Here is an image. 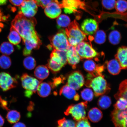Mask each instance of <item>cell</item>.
<instances>
[{"instance_id": "6da1fadb", "label": "cell", "mask_w": 127, "mask_h": 127, "mask_svg": "<svg viewBox=\"0 0 127 127\" xmlns=\"http://www.w3.org/2000/svg\"><path fill=\"white\" fill-rule=\"evenodd\" d=\"M36 24L34 17L28 18L18 12L12 21L11 25L20 34L23 42L26 40L38 35L35 29Z\"/></svg>"}, {"instance_id": "7a4b0ae2", "label": "cell", "mask_w": 127, "mask_h": 127, "mask_svg": "<svg viewBox=\"0 0 127 127\" xmlns=\"http://www.w3.org/2000/svg\"><path fill=\"white\" fill-rule=\"evenodd\" d=\"M85 84L86 87L93 89L95 96L97 97L108 93L110 90L102 74L92 76L88 74Z\"/></svg>"}, {"instance_id": "3957f363", "label": "cell", "mask_w": 127, "mask_h": 127, "mask_svg": "<svg viewBox=\"0 0 127 127\" xmlns=\"http://www.w3.org/2000/svg\"><path fill=\"white\" fill-rule=\"evenodd\" d=\"M70 45L75 47L83 41L87 40L86 35L79 28L78 23L75 20L65 30Z\"/></svg>"}, {"instance_id": "277c9868", "label": "cell", "mask_w": 127, "mask_h": 127, "mask_svg": "<svg viewBox=\"0 0 127 127\" xmlns=\"http://www.w3.org/2000/svg\"><path fill=\"white\" fill-rule=\"evenodd\" d=\"M49 39L52 47L57 50L66 52L70 45L65 30L63 29H60L56 34L50 36Z\"/></svg>"}, {"instance_id": "5b68a950", "label": "cell", "mask_w": 127, "mask_h": 127, "mask_svg": "<svg viewBox=\"0 0 127 127\" xmlns=\"http://www.w3.org/2000/svg\"><path fill=\"white\" fill-rule=\"evenodd\" d=\"M87 101L71 104L68 107L64 112L66 116L71 115L74 120L78 121L85 118Z\"/></svg>"}, {"instance_id": "8992f818", "label": "cell", "mask_w": 127, "mask_h": 127, "mask_svg": "<svg viewBox=\"0 0 127 127\" xmlns=\"http://www.w3.org/2000/svg\"><path fill=\"white\" fill-rule=\"evenodd\" d=\"M76 51L81 59H91L96 57L98 53L90 43L83 41L75 47Z\"/></svg>"}, {"instance_id": "52a82bcc", "label": "cell", "mask_w": 127, "mask_h": 127, "mask_svg": "<svg viewBox=\"0 0 127 127\" xmlns=\"http://www.w3.org/2000/svg\"><path fill=\"white\" fill-rule=\"evenodd\" d=\"M60 5L66 14H76L79 12L80 9H84L85 3L81 0H62Z\"/></svg>"}, {"instance_id": "ba28073f", "label": "cell", "mask_w": 127, "mask_h": 127, "mask_svg": "<svg viewBox=\"0 0 127 127\" xmlns=\"http://www.w3.org/2000/svg\"><path fill=\"white\" fill-rule=\"evenodd\" d=\"M85 83L84 76L80 71H76L68 76L66 85L75 90H78Z\"/></svg>"}, {"instance_id": "9c48e42d", "label": "cell", "mask_w": 127, "mask_h": 127, "mask_svg": "<svg viewBox=\"0 0 127 127\" xmlns=\"http://www.w3.org/2000/svg\"><path fill=\"white\" fill-rule=\"evenodd\" d=\"M18 82L16 78L12 77L7 72L0 73V88L6 92L16 87Z\"/></svg>"}, {"instance_id": "30bf717a", "label": "cell", "mask_w": 127, "mask_h": 127, "mask_svg": "<svg viewBox=\"0 0 127 127\" xmlns=\"http://www.w3.org/2000/svg\"><path fill=\"white\" fill-rule=\"evenodd\" d=\"M37 6L34 0H24L19 12L28 18L34 17L37 12Z\"/></svg>"}, {"instance_id": "8fae6325", "label": "cell", "mask_w": 127, "mask_h": 127, "mask_svg": "<svg viewBox=\"0 0 127 127\" xmlns=\"http://www.w3.org/2000/svg\"><path fill=\"white\" fill-rule=\"evenodd\" d=\"M21 80L22 87L25 89L32 91L34 93L37 91L40 84L42 82L26 73L23 74L21 77Z\"/></svg>"}, {"instance_id": "7c38bea8", "label": "cell", "mask_w": 127, "mask_h": 127, "mask_svg": "<svg viewBox=\"0 0 127 127\" xmlns=\"http://www.w3.org/2000/svg\"><path fill=\"white\" fill-rule=\"evenodd\" d=\"M111 117L115 127H127V107L123 110L115 109Z\"/></svg>"}, {"instance_id": "4fadbf2b", "label": "cell", "mask_w": 127, "mask_h": 127, "mask_svg": "<svg viewBox=\"0 0 127 127\" xmlns=\"http://www.w3.org/2000/svg\"><path fill=\"white\" fill-rule=\"evenodd\" d=\"M23 43L25 45L23 55L24 56H28L31 54L32 50H37L39 48L42 44V42L39 35H38L26 40Z\"/></svg>"}, {"instance_id": "5bb4252c", "label": "cell", "mask_w": 127, "mask_h": 127, "mask_svg": "<svg viewBox=\"0 0 127 127\" xmlns=\"http://www.w3.org/2000/svg\"><path fill=\"white\" fill-rule=\"evenodd\" d=\"M62 8L60 3L58 0H53L46 6L44 9V13L49 18L55 19L61 14Z\"/></svg>"}, {"instance_id": "9a60e30c", "label": "cell", "mask_w": 127, "mask_h": 127, "mask_svg": "<svg viewBox=\"0 0 127 127\" xmlns=\"http://www.w3.org/2000/svg\"><path fill=\"white\" fill-rule=\"evenodd\" d=\"M98 24L96 20L93 19H87L84 20L81 25V30L87 35L95 34L98 29Z\"/></svg>"}, {"instance_id": "2e32d148", "label": "cell", "mask_w": 127, "mask_h": 127, "mask_svg": "<svg viewBox=\"0 0 127 127\" xmlns=\"http://www.w3.org/2000/svg\"><path fill=\"white\" fill-rule=\"evenodd\" d=\"M83 67L86 71L92 76H95L102 74L104 67L99 66L91 59L87 60L84 62Z\"/></svg>"}, {"instance_id": "e0dca14e", "label": "cell", "mask_w": 127, "mask_h": 127, "mask_svg": "<svg viewBox=\"0 0 127 127\" xmlns=\"http://www.w3.org/2000/svg\"><path fill=\"white\" fill-rule=\"evenodd\" d=\"M66 53L67 62L73 69H75L76 65L80 62L81 59L76 51L75 47L70 45Z\"/></svg>"}, {"instance_id": "ac0fdd59", "label": "cell", "mask_w": 127, "mask_h": 127, "mask_svg": "<svg viewBox=\"0 0 127 127\" xmlns=\"http://www.w3.org/2000/svg\"><path fill=\"white\" fill-rule=\"evenodd\" d=\"M50 59L64 66L67 63L66 52L60 51L54 49L51 54Z\"/></svg>"}, {"instance_id": "d6986e66", "label": "cell", "mask_w": 127, "mask_h": 127, "mask_svg": "<svg viewBox=\"0 0 127 127\" xmlns=\"http://www.w3.org/2000/svg\"><path fill=\"white\" fill-rule=\"evenodd\" d=\"M115 57L120 64L122 69H127V47L123 46L119 48Z\"/></svg>"}, {"instance_id": "ffe728a7", "label": "cell", "mask_w": 127, "mask_h": 127, "mask_svg": "<svg viewBox=\"0 0 127 127\" xmlns=\"http://www.w3.org/2000/svg\"><path fill=\"white\" fill-rule=\"evenodd\" d=\"M59 94L63 95L68 99H73L75 101H78L80 98L75 90L66 85L64 86L60 89Z\"/></svg>"}, {"instance_id": "44dd1931", "label": "cell", "mask_w": 127, "mask_h": 127, "mask_svg": "<svg viewBox=\"0 0 127 127\" xmlns=\"http://www.w3.org/2000/svg\"><path fill=\"white\" fill-rule=\"evenodd\" d=\"M52 88L50 82L49 83L41 82L38 87L37 91L38 94L41 97H47L51 93Z\"/></svg>"}, {"instance_id": "7402d4cb", "label": "cell", "mask_w": 127, "mask_h": 127, "mask_svg": "<svg viewBox=\"0 0 127 127\" xmlns=\"http://www.w3.org/2000/svg\"><path fill=\"white\" fill-rule=\"evenodd\" d=\"M50 74L47 66L39 65L37 66L35 70L34 75L37 78L41 81L47 78Z\"/></svg>"}, {"instance_id": "603a6c76", "label": "cell", "mask_w": 127, "mask_h": 127, "mask_svg": "<svg viewBox=\"0 0 127 127\" xmlns=\"http://www.w3.org/2000/svg\"><path fill=\"white\" fill-rule=\"evenodd\" d=\"M107 68L109 72L114 75L119 74L122 69L120 64L116 59L111 60L108 62Z\"/></svg>"}, {"instance_id": "cb8c5ba5", "label": "cell", "mask_w": 127, "mask_h": 127, "mask_svg": "<svg viewBox=\"0 0 127 127\" xmlns=\"http://www.w3.org/2000/svg\"><path fill=\"white\" fill-rule=\"evenodd\" d=\"M102 112L97 108L95 107L90 109L88 114V117L91 121L94 123L99 122L102 119Z\"/></svg>"}, {"instance_id": "d4e9b609", "label": "cell", "mask_w": 127, "mask_h": 127, "mask_svg": "<svg viewBox=\"0 0 127 127\" xmlns=\"http://www.w3.org/2000/svg\"><path fill=\"white\" fill-rule=\"evenodd\" d=\"M8 39L10 43L15 45H18L21 41L22 38L15 29L11 27Z\"/></svg>"}, {"instance_id": "484cf974", "label": "cell", "mask_w": 127, "mask_h": 127, "mask_svg": "<svg viewBox=\"0 0 127 127\" xmlns=\"http://www.w3.org/2000/svg\"><path fill=\"white\" fill-rule=\"evenodd\" d=\"M71 20L68 16L65 15H60L57 17V27L60 29L66 28L70 23Z\"/></svg>"}, {"instance_id": "4316f807", "label": "cell", "mask_w": 127, "mask_h": 127, "mask_svg": "<svg viewBox=\"0 0 127 127\" xmlns=\"http://www.w3.org/2000/svg\"><path fill=\"white\" fill-rule=\"evenodd\" d=\"M114 96L116 99L122 97L125 98L127 101V79L123 81L120 83L119 91Z\"/></svg>"}, {"instance_id": "83f0119b", "label": "cell", "mask_w": 127, "mask_h": 127, "mask_svg": "<svg viewBox=\"0 0 127 127\" xmlns=\"http://www.w3.org/2000/svg\"><path fill=\"white\" fill-rule=\"evenodd\" d=\"M6 118L9 123L11 124L15 123L20 120V114L17 110H10L7 113Z\"/></svg>"}, {"instance_id": "f1b7e54d", "label": "cell", "mask_w": 127, "mask_h": 127, "mask_svg": "<svg viewBox=\"0 0 127 127\" xmlns=\"http://www.w3.org/2000/svg\"><path fill=\"white\" fill-rule=\"evenodd\" d=\"M14 51L12 44L10 42H4L0 46V52L6 55H10Z\"/></svg>"}, {"instance_id": "f546056e", "label": "cell", "mask_w": 127, "mask_h": 127, "mask_svg": "<svg viewBox=\"0 0 127 127\" xmlns=\"http://www.w3.org/2000/svg\"><path fill=\"white\" fill-rule=\"evenodd\" d=\"M112 101L111 98L107 95H103L98 100V105L99 108L102 109L108 108L111 105Z\"/></svg>"}, {"instance_id": "4dcf8cb0", "label": "cell", "mask_w": 127, "mask_h": 127, "mask_svg": "<svg viewBox=\"0 0 127 127\" xmlns=\"http://www.w3.org/2000/svg\"><path fill=\"white\" fill-rule=\"evenodd\" d=\"M121 39V34L118 31H113L109 35V42L113 45H116L120 43Z\"/></svg>"}, {"instance_id": "1f68e13d", "label": "cell", "mask_w": 127, "mask_h": 127, "mask_svg": "<svg viewBox=\"0 0 127 127\" xmlns=\"http://www.w3.org/2000/svg\"><path fill=\"white\" fill-rule=\"evenodd\" d=\"M94 34V40L96 43L101 44L105 42L106 35L104 31L102 30H97Z\"/></svg>"}, {"instance_id": "d6a6232c", "label": "cell", "mask_w": 127, "mask_h": 127, "mask_svg": "<svg viewBox=\"0 0 127 127\" xmlns=\"http://www.w3.org/2000/svg\"><path fill=\"white\" fill-rule=\"evenodd\" d=\"M23 65L26 69L31 70L34 69L36 65V60L32 57L28 56L24 60Z\"/></svg>"}, {"instance_id": "836d02e7", "label": "cell", "mask_w": 127, "mask_h": 127, "mask_svg": "<svg viewBox=\"0 0 127 127\" xmlns=\"http://www.w3.org/2000/svg\"><path fill=\"white\" fill-rule=\"evenodd\" d=\"M11 64V60L9 57L5 55H3L0 57V67L1 69H8Z\"/></svg>"}, {"instance_id": "e575fe53", "label": "cell", "mask_w": 127, "mask_h": 127, "mask_svg": "<svg viewBox=\"0 0 127 127\" xmlns=\"http://www.w3.org/2000/svg\"><path fill=\"white\" fill-rule=\"evenodd\" d=\"M93 92L91 89L85 88L81 92V96L82 99L87 101H91L94 97Z\"/></svg>"}, {"instance_id": "d590c367", "label": "cell", "mask_w": 127, "mask_h": 127, "mask_svg": "<svg viewBox=\"0 0 127 127\" xmlns=\"http://www.w3.org/2000/svg\"><path fill=\"white\" fill-rule=\"evenodd\" d=\"M58 123V127H76V123L75 122L65 118L59 120Z\"/></svg>"}, {"instance_id": "8d00e7d4", "label": "cell", "mask_w": 127, "mask_h": 127, "mask_svg": "<svg viewBox=\"0 0 127 127\" xmlns=\"http://www.w3.org/2000/svg\"><path fill=\"white\" fill-rule=\"evenodd\" d=\"M47 65L48 68L54 73L59 72L63 66L62 65L58 64L50 59L49 60Z\"/></svg>"}, {"instance_id": "74e56055", "label": "cell", "mask_w": 127, "mask_h": 127, "mask_svg": "<svg viewBox=\"0 0 127 127\" xmlns=\"http://www.w3.org/2000/svg\"><path fill=\"white\" fill-rule=\"evenodd\" d=\"M115 7L118 12H124L127 10V1L126 0H117L116 1Z\"/></svg>"}, {"instance_id": "f35d334b", "label": "cell", "mask_w": 127, "mask_h": 127, "mask_svg": "<svg viewBox=\"0 0 127 127\" xmlns=\"http://www.w3.org/2000/svg\"><path fill=\"white\" fill-rule=\"evenodd\" d=\"M117 101L114 105L115 109L119 110H123L127 107V100L123 97H121L117 99Z\"/></svg>"}, {"instance_id": "ab89813d", "label": "cell", "mask_w": 127, "mask_h": 127, "mask_svg": "<svg viewBox=\"0 0 127 127\" xmlns=\"http://www.w3.org/2000/svg\"><path fill=\"white\" fill-rule=\"evenodd\" d=\"M116 0H102V4L104 7L108 10H112L115 7Z\"/></svg>"}, {"instance_id": "60d3db41", "label": "cell", "mask_w": 127, "mask_h": 127, "mask_svg": "<svg viewBox=\"0 0 127 127\" xmlns=\"http://www.w3.org/2000/svg\"><path fill=\"white\" fill-rule=\"evenodd\" d=\"M65 79V78L63 76L54 78L53 79V81L50 82L52 88L54 89L61 85L62 83H63Z\"/></svg>"}, {"instance_id": "b9f144b4", "label": "cell", "mask_w": 127, "mask_h": 127, "mask_svg": "<svg viewBox=\"0 0 127 127\" xmlns=\"http://www.w3.org/2000/svg\"><path fill=\"white\" fill-rule=\"evenodd\" d=\"M76 127H91L88 118L86 117L82 120L77 121L76 123Z\"/></svg>"}, {"instance_id": "7bdbcfd3", "label": "cell", "mask_w": 127, "mask_h": 127, "mask_svg": "<svg viewBox=\"0 0 127 127\" xmlns=\"http://www.w3.org/2000/svg\"><path fill=\"white\" fill-rule=\"evenodd\" d=\"M53 0H34L37 5L42 7L43 8H45L46 6Z\"/></svg>"}, {"instance_id": "ee69618b", "label": "cell", "mask_w": 127, "mask_h": 127, "mask_svg": "<svg viewBox=\"0 0 127 127\" xmlns=\"http://www.w3.org/2000/svg\"><path fill=\"white\" fill-rule=\"evenodd\" d=\"M0 104L1 107L3 109L7 111L9 110V108L7 107L8 104L7 101L3 99L1 96H0Z\"/></svg>"}, {"instance_id": "f6af8a7d", "label": "cell", "mask_w": 127, "mask_h": 127, "mask_svg": "<svg viewBox=\"0 0 127 127\" xmlns=\"http://www.w3.org/2000/svg\"><path fill=\"white\" fill-rule=\"evenodd\" d=\"M12 4L15 6H20L23 2L24 0H9Z\"/></svg>"}, {"instance_id": "bcb514c9", "label": "cell", "mask_w": 127, "mask_h": 127, "mask_svg": "<svg viewBox=\"0 0 127 127\" xmlns=\"http://www.w3.org/2000/svg\"><path fill=\"white\" fill-rule=\"evenodd\" d=\"M34 93L33 92L29 90H25L24 92V95L25 96L28 98H30Z\"/></svg>"}, {"instance_id": "7dc6e473", "label": "cell", "mask_w": 127, "mask_h": 127, "mask_svg": "<svg viewBox=\"0 0 127 127\" xmlns=\"http://www.w3.org/2000/svg\"><path fill=\"white\" fill-rule=\"evenodd\" d=\"M12 127H26V126L24 124L21 122H19L16 123Z\"/></svg>"}, {"instance_id": "c3c4849f", "label": "cell", "mask_w": 127, "mask_h": 127, "mask_svg": "<svg viewBox=\"0 0 127 127\" xmlns=\"http://www.w3.org/2000/svg\"><path fill=\"white\" fill-rule=\"evenodd\" d=\"M4 123V120L3 117L0 115V127H2Z\"/></svg>"}, {"instance_id": "681fc988", "label": "cell", "mask_w": 127, "mask_h": 127, "mask_svg": "<svg viewBox=\"0 0 127 127\" xmlns=\"http://www.w3.org/2000/svg\"><path fill=\"white\" fill-rule=\"evenodd\" d=\"M7 0H0V6L4 5L7 3Z\"/></svg>"}, {"instance_id": "f907efd6", "label": "cell", "mask_w": 127, "mask_h": 127, "mask_svg": "<svg viewBox=\"0 0 127 127\" xmlns=\"http://www.w3.org/2000/svg\"><path fill=\"white\" fill-rule=\"evenodd\" d=\"M2 14L1 13V10H0V22L2 21L3 20H4L3 18L4 17H2Z\"/></svg>"}]
</instances>
